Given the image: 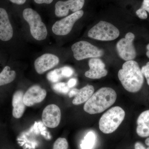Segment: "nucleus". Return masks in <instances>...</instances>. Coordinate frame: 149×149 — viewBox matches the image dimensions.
<instances>
[{
  "label": "nucleus",
  "mask_w": 149,
  "mask_h": 149,
  "mask_svg": "<svg viewBox=\"0 0 149 149\" xmlns=\"http://www.w3.org/2000/svg\"><path fill=\"white\" fill-rule=\"evenodd\" d=\"M118 77L126 91L136 93L141 90L144 82L143 75L138 63L133 60L125 62L118 72Z\"/></svg>",
  "instance_id": "obj_1"
},
{
  "label": "nucleus",
  "mask_w": 149,
  "mask_h": 149,
  "mask_svg": "<svg viewBox=\"0 0 149 149\" xmlns=\"http://www.w3.org/2000/svg\"><path fill=\"white\" fill-rule=\"evenodd\" d=\"M116 98L117 94L113 89L104 87L94 93L85 102L83 109L90 114L101 113L111 106Z\"/></svg>",
  "instance_id": "obj_2"
},
{
  "label": "nucleus",
  "mask_w": 149,
  "mask_h": 149,
  "mask_svg": "<svg viewBox=\"0 0 149 149\" xmlns=\"http://www.w3.org/2000/svg\"><path fill=\"white\" fill-rule=\"evenodd\" d=\"M125 112L120 107H113L102 116L99 120V128L102 133L110 134L118 128L125 117Z\"/></svg>",
  "instance_id": "obj_3"
},
{
  "label": "nucleus",
  "mask_w": 149,
  "mask_h": 149,
  "mask_svg": "<svg viewBox=\"0 0 149 149\" xmlns=\"http://www.w3.org/2000/svg\"><path fill=\"white\" fill-rule=\"evenodd\" d=\"M22 15L29 24L32 37L38 41L45 40L48 35L47 30L39 13L32 8H27L23 10Z\"/></svg>",
  "instance_id": "obj_4"
},
{
  "label": "nucleus",
  "mask_w": 149,
  "mask_h": 149,
  "mask_svg": "<svg viewBox=\"0 0 149 149\" xmlns=\"http://www.w3.org/2000/svg\"><path fill=\"white\" fill-rule=\"evenodd\" d=\"M120 32L113 24L104 21L99 22L88 32V36L92 39L100 41H112L117 39Z\"/></svg>",
  "instance_id": "obj_5"
},
{
  "label": "nucleus",
  "mask_w": 149,
  "mask_h": 149,
  "mask_svg": "<svg viewBox=\"0 0 149 149\" xmlns=\"http://www.w3.org/2000/svg\"><path fill=\"white\" fill-rule=\"evenodd\" d=\"M73 56L77 61L87 58H94L102 56L104 51L85 41H81L74 43L71 47Z\"/></svg>",
  "instance_id": "obj_6"
},
{
  "label": "nucleus",
  "mask_w": 149,
  "mask_h": 149,
  "mask_svg": "<svg viewBox=\"0 0 149 149\" xmlns=\"http://www.w3.org/2000/svg\"><path fill=\"white\" fill-rule=\"evenodd\" d=\"M135 35L132 32H128L125 38L120 39L116 44V50L119 57L127 61L133 60L136 56V49L133 44Z\"/></svg>",
  "instance_id": "obj_7"
},
{
  "label": "nucleus",
  "mask_w": 149,
  "mask_h": 149,
  "mask_svg": "<svg viewBox=\"0 0 149 149\" xmlns=\"http://www.w3.org/2000/svg\"><path fill=\"white\" fill-rule=\"evenodd\" d=\"M83 14L84 11L80 10L56 22L52 27V32L58 36L67 35L71 32L75 22L81 18Z\"/></svg>",
  "instance_id": "obj_8"
},
{
  "label": "nucleus",
  "mask_w": 149,
  "mask_h": 149,
  "mask_svg": "<svg viewBox=\"0 0 149 149\" xmlns=\"http://www.w3.org/2000/svg\"><path fill=\"white\" fill-rule=\"evenodd\" d=\"M61 119V111L58 106L54 104L49 105L45 108L42 114L44 124L50 128L57 127Z\"/></svg>",
  "instance_id": "obj_9"
},
{
  "label": "nucleus",
  "mask_w": 149,
  "mask_h": 149,
  "mask_svg": "<svg viewBox=\"0 0 149 149\" xmlns=\"http://www.w3.org/2000/svg\"><path fill=\"white\" fill-rule=\"evenodd\" d=\"M85 0H68L58 1L56 3L55 8V14L58 17L66 16L69 10L75 13L83 8Z\"/></svg>",
  "instance_id": "obj_10"
},
{
  "label": "nucleus",
  "mask_w": 149,
  "mask_h": 149,
  "mask_svg": "<svg viewBox=\"0 0 149 149\" xmlns=\"http://www.w3.org/2000/svg\"><path fill=\"white\" fill-rule=\"evenodd\" d=\"M59 63L58 57L52 54H44L35 60L34 65L36 72L42 74L53 68Z\"/></svg>",
  "instance_id": "obj_11"
},
{
  "label": "nucleus",
  "mask_w": 149,
  "mask_h": 149,
  "mask_svg": "<svg viewBox=\"0 0 149 149\" xmlns=\"http://www.w3.org/2000/svg\"><path fill=\"white\" fill-rule=\"evenodd\" d=\"M47 92L39 85H34L29 88L23 96V102L27 107H31L44 100Z\"/></svg>",
  "instance_id": "obj_12"
},
{
  "label": "nucleus",
  "mask_w": 149,
  "mask_h": 149,
  "mask_svg": "<svg viewBox=\"0 0 149 149\" xmlns=\"http://www.w3.org/2000/svg\"><path fill=\"white\" fill-rule=\"evenodd\" d=\"M90 69L85 72V76L93 79H100L106 76L108 71L105 69V65L100 59L94 58L89 60Z\"/></svg>",
  "instance_id": "obj_13"
},
{
  "label": "nucleus",
  "mask_w": 149,
  "mask_h": 149,
  "mask_svg": "<svg viewBox=\"0 0 149 149\" xmlns=\"http://www.w3.org/2000/svg\"><path fill=\"white\" fill-rule=\"evenodd\" d=\"M13 35V28L7 12L4 9L0 8V40L8 41L12 38Z\"/></svg>",
  "instance_id": "obj_14"
},
{
  "label": "nucleus",
  "mask_w": 149,
  "mask_h": 149,
  "mask_svg": "<svg viewBox=\"0 0 149 149\" xmlns=\"http://www.w3.org/2000/svg\"><path fill=\"white\" fill-rule=\"evenodd\" d=\"M24 93L18 91L14 93L13 97V115L16 118H20L24 114L26 105L23 102Z\"/></svg>",
  "instance_id": "obj_15"
},
{
  "label": "nucleus",
  "mask_w": 149,
  "mask_h": 149,
  "mask_svg": "<svg viewBox=\"0 0 149 149\" xmlns=\"http://www.w3.org/2000/svg\"><path fill=\"white\" fill-rule=\"evenodd\" d=\"M136 132L140 137L149 136V110L145 111L139 115L137 120Z\"/></svg>",
  "instance_id": "obj_16"
},
{
  "label": "nucleus",
  "mask_w": 149,
  "mask_h": 149,
  "mask_svg": "<svg viewBox=\"0 0 149 149\" xmlns=\"http://www.w3.org/2000/svg\"><path fill=\"white\" fill-rule=\"evenodd\" d=\"M95 89L93 85H88L79 90L76 95L72 100V104L75 105L81 104L87 101L93 95Z\"/></svg>",
  "instance_id": "obj_17"
},
{
  "label": "nucleus",
  "mask_w": 149,
  "mask_h": 149,
  "mask_svg": "<svg viewBox=\"0 0 149 149\" xmlns=\"http://www.w3.org/2000/svg\"><path fill=\"white\" fill-rule=\"evenodd\" d=\"M16 75L14 70H11L9 66H6L0 73V86L11 83L15 79Z\"/></svg>",
  "instance_id": "obj_18"
},
{
  "label": "nucleus",
  "mask_w": 149,
  "mask_h": 149,
  "mask_svg": "<svg viewBox=\"0 0 149 149\" xmlns=\"http://www.w3.org/2000/svg\"><path fill=\"white\" fill-rule=\"evenodd\" d=\"M96 141L95 134L93 131L88 132L80 144L81 149H92Z\"/></svg>",
  "instance_id": "obj_19"
},
{
  "label": "nucleus",
  "mask_w": 149,
  "mask_h": 149,
  "mask_svg": "<svg viewBox=\"0 0 149 149\" xmlns=\"http://www.w3.org/2000/svg\"><path fill=\"white\" fill-rule=\"evenodd\" d=\"M62 77L61 68L52 70L49 72L47 75L48 80L53 83H56L58 82Z\"/></svg>",
  "instance_id": "obj_20"
},
{
  "label": "nucleus",
  "mask_w": 149,
  "mask_h": 149,
  "mask_svg": "<svg viewBox=\"0 0 149 149\" xmlns=\"http://www.w3.org/2000/svg\"><path fill=\"white\" fill-rule=\"evenodd\" d=\"M52 88L56 92L64 94L68 93L70 88L67 85V83L61 82L54 84L52 86Z\"/></svg>",
  "instance_id": "obj_21"
},
{
  "label": "nucleus",
  "mask_w": 149,
  "mask_h": 149,
  "mask_svg": "<svg viewBox=\"0 0 149 149\" xmlns=\"http://www.w3.org/2000/svg\"><path fill=\"white\" fill-rule=\"evenodd\" d=\"M68 143L65 138H60L57 139L54 144L53 149H68Z\"/></svg>",
  "instance_id": "obj_22"
},
{
  "label": "nucleus",
  "mask_w": 149,
  "mask_h": 149,
  "mask_svg": "<svg viewBox=\"0 0 149 149\" xmlns=\"http://www.w3.org/2000/svg\"><path fill=\"white\" fill-rule=\"evenodd\" d=\"M62 75L63 77H70L73 74V69L68 66H65L61 68Z\"/></svg>",
  "instance_id": "obj_23"
},
{
  "label": "nucleus",
  "mask_w": 149,
  "mask_h": 149,
  "mask_svg": "<svg viewBox=\"0 0 149 149\" xmlns=\"http://www.w3.org/2000/svg\"><path fill=\"white\" fill-rule=\"evenodd\" d=\"M141 71L146 79L147 83L149 85V62L147 63L146 65L142 67Z\"/></svg>",
  "instance_id": "obj_24"
},
{
  "label": "nucleus",
  "mask_w": 149,
  "mask_h": 149,
  "mask_svg": "<svg viewBox=\"0 0 149 149\" xmlns=\"http://www.w3.org/2000/svg\"><path fill=\"white\" fill-rule=\"evenodd\" d=\"M136 14L141 19H146L148 17V14L146 11L141 8L136 11Z\"/></svg>",
  "instance_id": "obj_25"
},
{
  "label": "nucleus",
  "mask_w": 149,
  "mask_h": 149,
  "mask_svg": "<svg viewBox=\"0 0 149 149\" xmlns=\"http://www.w3.org/2000/svg\"><path fill=\"white\" fill-rule=\"evenodd\" d=\"M141 8L143 9L149 13V0H143Z\"/></svg>",
  "instance_id": "obj_26"
},
{
  "label": "nucleus",
  "mask_w": 149,
  "mask_h": 149,
  "mask_svg": "<svg viewBox=\"0 0 149 149\" xmlns=\"http://www.w3.org/2000/svg\"><path fill=\"white\" fill-rule=\"evenodd\" d=\"M77 84V80L75 78H71L68 81L67 85L69 88H72Z\"/></svg>",
  "instance_id": "obj_27"
},
{
  "label": "nucleus",
  "mask_w": 149,
  "mask_h": 149,
  "mask_svg": "<svg viewBox=\"0 0 149 149\" xmlns=\"http://www.w3.org/2000/svg\"><path fill=\"white\" fill-rule=\"evenodd\" d=\"M54 0H34L35 3H37V4H43L46 3L50 4Z\"/></svg>",
  "instance_id": "obj_28"
},
{
  "label": "nucleus",
  "mask_w": 149,
  "mask_h": 149,
  "mask_svg": "<svg viewBox=\"0 0 149 149\" xmlns=\"http://www.w3.org/2000/svg\"><path fill=\"white\" fill-rule=\"evenodd\" d=\"M78 91V89L74 88V89H72L71 91H70L69 94H68L69 97L71 98L73 97H75L77 95Z\"/></svg>",
  "instance_id": "obj_29"
},
{
  "label": "nucleus",
  "mask_w": 149,
  "mask_h": 149,
  "mask_svg": "<svg viewBox=\"0 0 149 149\" xmlns=\"http://www.w3.org/2000/svg\"><path fill=\"white\" fill-rule=\"evenodd\" d=\"M12 3L17 5H22L26 2L27 0H10Z\"/></svg>",
  "instance_id": "obj_30"
},
{
  "label": "nucleus",
  "mask_w": 149,
  "mask_h": 149,
  "mask_svg": "<svg viewBox=\"0 0 149 149\" xmlns=\"http://www.w3.org/2000/svg\"><path fill=\"white\" fill-rule=\"evenodd\" d=\"M135 149H146L140 142H137L135 145Z\"/></svg>",
  "instance_id": "obj_31"
},
{
  "label": "nucleus",
  "mask_w": 149,
  "mask_h": 149,
  "mask_svg": "<svg viewBox=\"0 0 149 149\" xmlns=\"http://www.w3.org/2000/svg\"><path fill=\"white\" fill-rule=\"evenodd\" d=\"M146 48L147 50H148L146 52V55L149 58V44L147 45Z\"/></svg>",
  "instance_id": "obj_32"
},
{
  "label": "nucleus",
  "mask_w": 149,
  "mask_h": 149,
  "mask_svg": "<svg viewBox=\"0 0 149 149\" xmlns=\"http://www.w3.org/2000/svg\"><path fill=\"white\" fill-rule=\"evenodd\" d=\"M145 143H146V145L147 146H149V138H147V139H146V141H145Z\"/></svg>",
  "instance_id": "obj_33"
},
{
  "label": "nucleus",
  "mask_w": 149,
  "mask_h": 149,
  "mask_svg": "<svg viewBox=\"0 0 149 149\" xmlns=\"http://www.w3.org/2000/svg\"><path fill=\"white\" fill-rule=\"evenodd\" d=\"M146 149H149V147H148V148H147Z\"/></svg>",
  "instance_id": "obj_34"
}]
</instances>
